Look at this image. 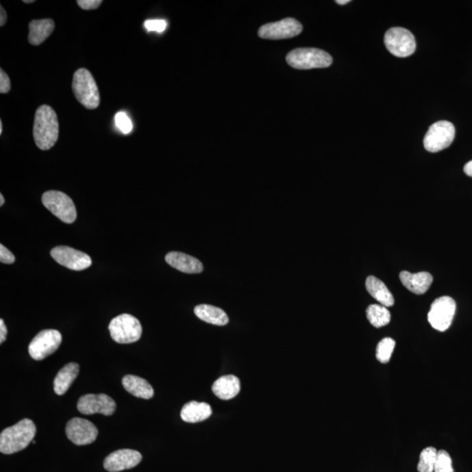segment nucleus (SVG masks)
Returning <instances> with one entry per match:
<instances>
[{"instance_id":"f257e3e1","label":"nucleus","mask_w":472,"mask_h":472,"mask_svg":"<svg viewBox=\"0 0 472 472\" xmlns=\"http://www.w3.org/2000/svg\"><path fill=\"white\" fill-rule=\"evenodd\" d=\"M59 137V121L55 110L49 105L38 108L34 117V138L37 147L47 151L55 147Z\"/></svg>"},{"instance_id":"f03ea898","label":"nucleus","mask_w":472,"mask_h":472,"mask_svg":"<svg viewBox=\"0 0 472 472\" xmlns=\"http://www.w3.org/2000/svg\"><path fill=\"white\" fill-rule=\"evenodd\" d=\"M36 434V424L25 418L15 425L6 427L0 434V451L6 455L21 451L34 441Z\"/></svg>"},{"instance_id":"7ed1b4c3","label":"nucleus","mask_w":472,"mask_h":472,"mask_svg":"<svg viewBox=\"0 0 472 472\" xmlns=\"http://www.w3.org/2000/svg\"><path fill=\"white\" fill-rule=\"evenodd\" d=\"M72 90L78 102L88 110L97 109L100 93L93 75L86 69H78L73 77Z\"/></svg>"},{"instance_id":"20e7f679","label":"nucleus","mask_w":472,"mask_h":472,"mask_svg":"<svg viewBox=\"0 0 472 472\" xmlns=\"http://www.w3.org/2000/svg\"><path fill=\"white\" fill-rule=\"evenodd\" d=\"M288 64L297 69L328 68L332 64V57L319 49H297L288 53Z\"/></svg>"},{"instance_id":"39448f33","label":"nucleus","mask_w":472,"mask_h":472,"mask_svg":"<svg viewBox=\"0 0 472 472\" xmlns=\"http://www.w3.org/2000/svg\"><path fill=\"white\" fill-rule=\"evenodd\" d=\"M109 330L112 340L119 344H131L139 340L142 335V325L137 318L122 314L112 320Z\"/></svg>"},{"instance_id":"423d86ee","label":"nucleus","mask_w":472,"mask_h":472,"mask_svg":"<svg viewBox=\"0 0 472 472\" xmlns=\"http://www.w3.org/2000/svg\"><path fill=\"white\" fill-rule=\"evenodd\" d=\"M42 203L53 215L63 221L71 224L77 220V208L74 202L66 193L49 191L42 195Z\"/></svg>"},{"instance_id":"0eeeda50","label":"nucleus","mask_w":472,"mask_h":472,"mask_svg":"<svg viewBox=\"0 0 472 472\" xmlns=\"http://www.w3.org/2000/svg\"><path fill=\"white\" fill-rule=\"evenodd\" d=\"M386 49L395 56L408 57L416 51L417 43L413 34L403 27H392L385 34Z\"/></svg>"},{"instance_id":"6e6552de","label":"nucleus","mask_w":472,"mask_h":472,"mask_svg":"<svg viewBox=\"0 0 472 472\" xmlns=\"http://www.w3.org/2000/svg\"><path fill=\"white\" fill-rule=\"evenodd\" d=\"M456 129L451 122L433 123L423 139L424 148L430 153H438L448 148L454 141Z\"/></svg>"},{"instance_id":"1a4fd4ad","label":"nucleus","mask_w":472,"mask_h":472,"mask_svg":"<svg viewBox=\"0 0 472 472\" xmlns=\"http://www.w3.org/2000/svg\"><path fill=\"white\" fill-rule=\"evenodd\" d=\"M456 308L455 300L451 297H441L432 303L427 320L434 329L439 332L448 330L454 319Z\"/></svg>"},{"instance_id":"9d476101","label":"nucleus","mask_w":472,"mask_h":472,"mask_svg":"<svg viewBox=\"0 0 472 472\" xmlns=\"http://www.w3.org/2000/svg\"><path fill=\"white\" fill-rule=\"evenodd\" d=\"M62 340V334L59 331L53 329L41 331L29 345L28 351L30 356L36 360L46 359L58 349Z\"/></svg>"},{"instance_id":"9b49d317","label":"nucleus","mask_w":472,"mask_h":472,"mask_svg":"<svg viewBox=\"0 0 472 472\" xmlns=\"http://www.w3.org/2000/svg\"><path fill=\"white\" fill-rule=\"evenodd\" d=\"M303 31L300 22L293 18L264 25L258 31L259 37L266 40H283L299 36Z\"/></svg>"},{"instance_id":"f8f14e48","label":"nucleus","mask_w":472,"mask_h":472,"mask_svg":"<svg viewBox=\"0 0 472 472\" xmlns=\"http://www.w3.org/2000/svg\"><path fill=\"white\" fill-rule=\"evenodd\" d=\"M66 435L75 445H88L96 441L98 430L91 421L75 417L66 423Z\"/></svg>"},{"instance_id":"ddd939ff","label":"nucleus","mask_w":472,"mask_h":472,"mask_svg":"<svg viewBox=\"0 0 472 472\" xmlns=\"http://www.w3.org/2000/svg\"><path fill=\"white\" fill-rule=\"evenodd\" d=\"M51 256L58 264L72 271H84L92 264L90 256L71 247H56L51 250Z\"/></svg>"},{"instance_id":"4468645a","label":"nucleus","mask_w":472,"mask_h":472,"mask_svg":"<svg viewBox=\"0 0 472 472\" xmlns=\"http://www.w3.org/2000/svg\"><path fill=\"white\" fill-rule=\"evenodd\" d=\"M116 404L109 395H85L79 399L77 408L84 414H102L103 416H112L115 412Z\"/></svg>"},{"instance_id":"2eb2a0df","label":"nucleus","mask_w":472,"mask_h":472,"mask_svg":"<svg viewBox=\"0 0 472 472\" xmlns=\"http://www.w3.org/2000/svg\"><path fill=\"white\" fill-rule=\"evenodd\" d=\"M142 460V455L133 449H119L104 459L103 467L110 472H119L134 468Z\"/></svg>"},{"instance_id":"dca6fc26","label":"nucleus","mask_w":472,"mask_h":472,"mask_svg":"<svg viewBox=\"0 0 472 472\" xmlns=\"http://www.w3.org/2000/svg\"><path fill=\"white\" fill-rule=\"evenodd\" d=\"M168 264L184 273L197 274L203 271V265L197 258L180 252H171L166 256Z\"/></svg>"},{"instance_id":"f3484780","label":"nucleus","mask_w":472,"mask_h":472,"mask_svg":"<svg viewBox=\"0 0 472 472\" xmlns=\"http://www.w3.org/2000/svg\"><path fill=\"white\" fill-rule=\"evenodd\" d=\"M400 280L408 290L417 295L426 293L433 283V277L427 272L413 274L410 272L402 271L400 274Z\"/></svg>"},{"instance_id":"a211bd4d","label":"nucleus","mask_w":472,"mask_h":472,"mask_svg":"<svg viewBox=\"0 0 472 472\" xmlns=\"http://www.w3.org/2000/svg\"><path fill=\"white\" fill-rule=\"evenodd\" d=\"M212 390L221 400H231L240 393V380L234 375L221 377L216 382H214Z\"/></svg>"},{"instance_id":"6ab92c4d","label":"nucleus","mask_w":472,"mask_h":472,"mask_svg":"<svg viewBox=\"0 0 472 472\" xmlns=\"http://www.w3.org/2000/svg\"><path fill=\"white\" fill-rule=\"evenodd\" d=\"M212 414L213 410L210 405L206 402L191 401L183 407L180 417L186 423H196L208 419Z\"/></svg>"},{"instance_id":"aec40b11","label":"nucleus","mask_w":472,"mask_h":472,"mask_svg":"<svg viewBox=\"0 0 472 472\" xmlns=\"http://www.w3.org/2000/svg\"><path fill=\"white\" fill-rule=\"evenodd\" d=\"M123 386L125 390L136 396L138 398L149 399L153 398L154 395V390L153 386H151L147 380L141 378L139 376L135 375H125L123 378Z\"/></svg>"},{"instance_id":"412c9836","label":"nucleus","mask_w":472,"mask_h":472,"mask_svg":"<svg viewBox=\"0 0 472 472\" xmlns=\"http://www.w3.org/2000/svg\"><path fill=\"white\" fill-rule=\"evenodd\" d=\"M80 367L75 362L66 364L59 371L53 381V389L56 395H62L69 390L72 383L77 379Z\"/></svg>"},{"instance_id":"4be33fe9","label":"nucleus","mask_w":472,"mask_h":472,"mask_svg":"<svg viewBox=\"0 0 472 472\" xmlns=\"http://www.w3.org/2000/svg\"><path fill=\"white\" fill-rule=\"evenodd\" d=\"M53 29H55V21L51 18L31 21L29 36H28L30 44L34 46L40 45L51 36Z\"/></svg>"},{"instance_id":"5701e85b","label":"nucleus","mask_w":472,"mask_h":472,"mask_svg":"<svg viewBox=\"0 0 472 472\" xmlns=\"http://www.w3.org/2000/svg\"><path fill=\"white\" fill-rule=\"evenodd\" d=\"M366 287L371 296L378 301L379 303H381L382 306L385 307L394 306L395 299L390 290L378 278L370 275V277L367 278Z\"/></svg>"},{"instance_id":"b1692460","label":"nucleus","mask_w":472,"mask_h":472,"mask_svg":"<svg viewBox=\"0 0 472 472\" xmlns=\"http://www.w3.org/2000/svg\"><path fill=\"white\" fill-rule=\"evenodd\" d=\"M195 315L202 321L209 324L223 326L229 322V316L223 310L213 306L199 305L195 307Z\"/></svg>"},{"instance_id":"393cba45","label":"nucleus","mask_w":472,"mask_h":472,"mask_svg":"<svg viewBox=\"0 0 472 472\" xmlns=\"http://www.w3.org/2000/svg\"><path fill=\"white\" fill-rule=\"evenodd\" d=\"M367 316L370 324L376 328H381L391 321L390 312L383 306H369L367 309Z\"/></svg>"},{"instance_id":"a878e982","label":"nucleus","mask_w":472,"mask_h":472,"mask_svg":"<svg viewBox=\"0 0 472 472\" xmlns=\"http://www.w3.org/2000/svg\"><path fill=\"white\" fill-rule=\"evenodd\" d=\"M437 457V451L433 447H427L421 451L417 470L419 472H434Z\"/></svg>"},{"instance_id":"bb28decb","label":"nucleus","mask_w":472,"mask_h":472,"mask_svg":"<svg viewBox=\"0 0 472 472\" xmlns=\"http://www.w3.org/2000/svg\"><path fill=\"white\" fill-rule=\"evenodd\" d=\"M395 347V341L391 338H383L377 345L376 358L382 363H388Z\"/></svg>"},{"instance_id":"cd10ccee","label":"nucleus","mask_w":472,"mask_h":472,"mask_svg":"<svg viewBox=\"0 0 472 472\" xmlns=\"http://www.w3.org/2000/svg\"><path fill=\"white\" fill-rule=\"evenodd\" d=\"M434 472H454L452 467V459L445 451H437V457Z\"/></svg>"},{"instance_id":"c85d7f7f","label":"nucleus","mask_w":472,"mask_h":472,"mask_svg":"<svg viewBox=\"0 0 472 472\" xmlns=\"http://www.w3.org/2000/svg\"><path fill=\"white\" fill-rule=\"evenodd\" d=\"M115 123L117 129L123 134H129L132 131V123L125 112H119L115 116Z\"/></svg>"},{"instance_id":"c756f323","label":"nucleus","mask_w":472,"mask_h":472,"mask_svg":"<svg viewBox=\"0 0 472 472\" xmlns=\"http://www.w3.org/2000/svg\"><path fill=\"white\" fill-rule=\"evenodd\" d=\"M144 25L147 31L157 33H162L167 27V22L164 20H148Z\"/></svg>"},{"instance_id":"7c9ffc66","label":"nucleus","mask_w":472,"mask_h":472,"mask_svg":"<svg viewBox=\"0 0 472 472\" xmlns=\"http://www.w3.org/2000/svg\"><path fill=\"white\" fill-rule=\"evenodd\" d=\"M11 90V80L8 74L0 69V93L8 94Z\"/></svg>"},{"instance_id":"2f4dec72","label":"nucleus","mask_w":472,"mask_h":472,"mask_svg":"<svg viewBox=\"0 0 472 472\" xmlns=\"http://www.w3.org/2000/svg\"><path fill=\"white\" fill-rule=\"evenodd\" d=\"M0 262L2 264H12L15 262V256L3 244L0 245Z\"/></svg>"},{"instance_id":"473e14b6","label":"nucleus","mask_w":472,"mask_h":472,"mask_svg":"<svg viewBox=\"0 0 472 472\" xmlns=\"http://www.w3.org/2000/svg\"><path fill=\"white\" fill-rule=\"evenodd\" d=\"M103 1L101 0H78L77 4L84 10H94L99 8Z\"/></svg>"},{"instance_id":"72a5a7b5","label":"nucleus","mask_w":472,"mask_h":472,"mask_svg":"<svg viewBox=\"0 0 472 472\" xmlns=\"http://www.w3.org/2000/svg\"><path fill=\"white\" fill-rule=\"evenodd\" d=\"M6 335H8V329H6L4 320L0 319V343L2 344L5 341Z\"/></svg>"},{"instance_id":"f704fd0d","label":"nucleus","mask_w":472,"mask_h":472,"mask_svg":"<svg viewBox=\"0 0 472 472\" xmlns=\"http://www.w3.org/2000/svg\"><path fill=\"white\" fill-rule=\"evenodd\" d=\"M0 10H1V18H0V26L3 27L5 26L6 23V20H8V14H6V12L4 8H3V6H0Z\"/></svg>"},{"instance_id":"c9c22d12","label":"nucleus","mask_w":472,"mask_h":472,"mask_svg":"<svg viewBox=\"0 0 472 472\" xmlns=\"http://www.w3.org/2000/svg\"><path fill=\"white\" fill-rule=\"evenodd\" d=\"M464 171L467 175L470 176L472 178V160L465 164Z\"/></svg>"},{"instance_id":"e433bc0d","label":"nucleus","mask_w":472,"mask_h":472,"mask_svg":"<svg viewBox=\"0 0 472 472\" xmlns=\"http://www.w3.org/2000/svg\"><path fill=\"white\" fill-rule=\"evenodd\" d=\"M350 0H337L336 3L338 5H345L347 4V3H349Z\"/></svg>"},{"instance_id":"4c0bfd02","label":"nucleus","mask_w":472,"mask_h":472,"mask_svg":"<svg viewBox=\"0 0 472 472\" xmlns=\"http://www.w3.org/2000/svg\"><path fill=\"white\" fill-rule=\"evenodd\" d=\"M5 203V198L3 195H0V206H3Z\"/></svg>"},{"instance_id":"58836bf2","label":"nucleus","mask_w":472,"mask_h":472,"mask_svg":"<svg viewBox=\"0 0 472 472\" xmlns=\"http://www.w3.org/2000/svg\"><path fill=\"white\" fill-rule=\"evenodd\" d=\"M24 3H26V4H32V3H34V0H24Z\"/></svg>"},{"instance_id":"ea45409f","label":"nucleus","mask_w":472,"mask_h":472,"mask_svg":"<svg viewBox=\"0 0 472 472\" xmlns=\"http://www.w3.org/2000/svg\"><path fill=\"white\" fill-rule=\"evenodd\" d=\"M3 133V123L2 121H0V134H2Z\"/></svg>"}]
</instances>
